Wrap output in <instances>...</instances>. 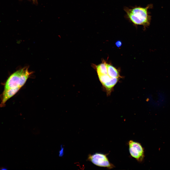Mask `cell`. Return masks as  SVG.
<instances>
[{"label":"cell","instance_id":"cell-4","mask_svg":"<svg viewBox=\"0 0 170 170\" xmlns=\"http://www.w3.org/2000/svg\"><path fill=\"white\" fill-rule=\"evenodd\" d=\"M129 150L131 156L138 162H141L144 157V148L140 143L130 140L128 142Z\"/></svg>","mask_w":170,"mask_h":170},{"label":"cell","instance_id":"cell-2","mask_svg":"<svg viewBox=\"0 0 170 170\" xmlns=\"http://www.w3.org/2000/svg\"><path fill=\"white\" fill-rule=\"evenodd\" d=\"M152 7V5L150 4L145 7L139 6L132 8H126L124 10L128 19L134 24L146 27L149 25L151 19L148 10Z\"/></svg>","mask_w":170,"mask_h":170},{"label":"cell","instance_id":"cell-10","mask_svg":"<svg viewBox=\"0 0 170 170\" xmlns=\"http://www.w3.org/2000/svg\"><path fill=\"white\" fill-rule=\"evenodd\" d=\"M32 1V2L34 4H37V0H30Z\"/></svg>","mask_w":170,"mask_h":170},{"label":"cell","instance_id":"cell-11","mask_svg":"<svg viewBox=\"0 0 170 170\" xmlns=\"http://www.w3.org/2000/svg\"><path fill=\"white\" fill-rule=\"evenodd\" d=\"M1 170H7V169H6V168H2L1 169Z\"/></svg>","mask_w":170,"mask_h":170},{"label":"cell","instance_id":"cell-9","mask_svg":"<svg viewBox=\"0 0 170 170\" xmlns=\"http://www.w3.org/2000/svg\"><path fill=\"white\" fill-rule=\"evenodd\" d=\"M122 44L121 42L119 41H117L115 43V45L118 47H119L121 46Z\"/></svg>","mask_w":170,"mask_h":170},{"label":"cell","instance_id":"cell-6","mask_svg":"<svg viewBox=\"0 0 170 170\" xmlns=\"http://www.w3.org/2000/svg\"><path fill=\"white\" fill-rule=\"evenodd\" d=\"M118 81V78L111 77L109 81L105 83L103 85L107 91L109 93L110 92Z\"/></svg>","mask_w":170,"mask_h":170},{"label":"cell","instance_id":"cell-3","mask_svg":"<svg viewBox=\"0 0 170 170\" xmlns=\"http://www.w3.org/2000/svg\"><path fill=\"white\" fill-rule=\"evenodd\" d=\"M87 160L98 166L106 167L110 169L115 167L114 165L110 162L106 154L100 153L89 154Z\"/></svg>","mask_w":170,"mask_h":170},{"label":"cell","instance_id":"cell-1","mask_svg":"<svg viewBox=\"0 0 170 170\" xmlns=\"http://www.w3.org/2000/svg\"><path fill=\"white\" fill-rule=\"evenodd\" d=\"M30 73L25 67L12 74L5 83L0 104L3 106L9 99L14 95L24 85Z\"/></svg>","mask_w":170,"mask_h":170},{"label":"cell","instance_id":"cell-8","mask_svg":"<svg viewBox=\"0 0 170 170\" xmlns=\"http://www.w3.org/2000/svg\"><path fill=\"white\" fill-rule=\"evenodd\" d=\"M98 76L99 80L102 85L109 81L111 78L108 74L101 75Z\"/></svg>","mask_w":170,"mask_h":170},{"label":"cell","instance_id":"cell-5","mask_svg":"<svg viewBox=\"0 0 170 170\" xmlns=\"http://www.w3.org/2000/svg\"><path fill=\"white\" fill-rule=\"evenodd\" d=\"M107 74L111 77L118 78L120 76L117 70L110 64H107Z\"/></svg>","mask_w":170,"mask_h":170},{"label":"cell","instance_id":"cell-7","mask_svg":"<svg viewBox=\"0 0 170 170\" xmlns=\"http://www.w3.org/2000/svg\"><path fill=\"white\" fill-rule=\"evenodd\" d=\"M107 64L105 62H103L96 66L97 71L98 75L108 74Z\"/></svg>","mask_w":170,"mask_h":170}]
</instances>
